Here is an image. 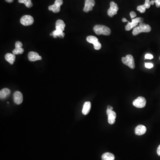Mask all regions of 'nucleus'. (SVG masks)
<instances>
[{"mask_svg":"<svg viewBox=\"0 0 160 160\" xmlns=\"http://www.w3.org/2000/svg\"><path fill=\"white\" fill-rule=\"evenodd\" d=\"M151 30L150 25H146L144 23H140L138 26L133 28V34L136 36L141 32H148Z\"/></svg>","mask_w":160,"mask_h":160,"instance_id":"nucleus-1","label":"nucleus"},{"mask_svg":"<svg viewBox=\"0 0 160 160\" xmlns=\"http://www.w3.org/2000/svg\"><path fill=\"white\" fill-rule=\"evenodd\" d=\"M94 31L96 34L98 35L102 34V35L108 36V35H110L111 32L110 29L109 27L105 25H96L94 27Z\"/></svg>","mask_w":160,"mask_h":160,"instance_id":"nucleus-2","label":"nucleus"},{"mask_svg":"<svg viewBox=\"0 0 160 160\" xmlns=\"http://www.w3.org/2000/svg\"><path fill=\"white\" fill-rule=\"evenodd\" d=\"M122 61L123 63L129 66L131 69H134L135 67L134 60L132 55H127L125 57H123L122 58Z\"/></svg>","mask_w":160,"mask_h":160,"instance_id":"nucleus-3","label":"nucleus"},{"mask_svg":"<svg viewBox=\"0 0 160 160\" xmlns=\"http://www.w3.org/2000/svg\"><path fill=\"white\" fill-rule=\"evenodd\" d=\"M144 21V19L141 17H137L132 19L131 22H128V24L125 26V29L126 31H130L138 25V23H141Z\"/></svg>","mask_w":160,"mask_h":160,"instance_id":"nucleus-4","label":"nucleus"},{"mask_svg":"<svg viewBox=\"0 0 160 160\" xmlns=\"http://www.w3.org/2000/svg\"><path fill=\"white\" fill-rule=\"evenodd\" d=\"M86 40L89 43L94 45V48L96 50H99L102 48V45L98 42L96 37L94 36H89L87 37Z\"/></svg>","mask_w":160,"mask_h":160,"instance_id":"nucleus-5","label":"nucleus"},{"mask_svg":"<svg viewBox=\"0 0 160 160\" xmlns=\"http://www.w3.org/2000/svg\"><path fill=\"white\" fill-rule=\"evenodd\" d=\"M119 8L117 5L113 1H111L110 3V8L107 11L108 16L110 17H112L117 14Z\"/></svg>","mask_w":160,"mask_h":160,"instance_id":"nucleus-6","label":"nucleus"},{"mask_svg":"<svg viewBox=\"0 0 160 160\" xmlns=\"http://www.w3.org/2000/svg\"><path fill=\"white\" fill-rule=\"evenodd\" d=\"M63 3V0H56L53 5L49 7V9L53 13H58L60 11L61 6L62 5Z\"/></svg>","mask_w":160,"mask_h":160,"instance_id":"nucleus-7","label":"nucleus"},{"mask_svg":"<svg viewBox=\"0 0 160 160\" xmlns=\"http://www.w3.org/2000/svg\"><path fill=\"white\" fill-rule=\"evenodd\" d=\"M146 101L144 97H139L133 102V105L138 108H142L145 107Z\"/></svg>","mask_w":160,"mask_h":160,"instance_id":"nucleus-8","label":"nucleus"},{"mask_svg":"<svg viewBox=\"0 0 160 160\" xmlns=\"http://www.w3.org/2000/svg\"><path fill=\"white\" fill-rule=\"evenodd\" d=\"M20 22L24 26H29L33 23L34 19L31 16L25 15L21 18Z\"/></svg>","mask_w":160,"mask_h":160,"instance_id":"nucleus-9","label":"nucleus"},{"mask_svg":"<svg viewBox=\"0 0 160 160\" xmlns=\"http://www.w3.org/2000/svg\"><path fill=\"white\" fill-rule=\"evenodd\" d=\"M95 5V0H85V6L83 11L86 13L92 11Z\"/></svg>","mask_w":160,"mask_h":160,"instance_id":"nucleus-10","label":"nucleus"},{"mask_svg":"<svg viewBox=\"0 0 160 160\" xmlns=\"http://www.w3.org/2000/svg\"><path fill=\"white\" fill-rule=\"evenodd\" d=\"M106 113L108 115V120L109 123L111 125L115 123V119H116V117H117L116 112L112 111V110L107 109Z\"/></svg>","mask_w":160,"mask_h":160,"instance_id":"nucleus-11","label":"nucleus"},{"mask_svg":"<svg viewBox=\"0 0 160 160\" xmlns=\"http://www.w3.org/2000/svg\"><path fill=\"white\" fill-rule=\"evenodd\" d=\"M23 95L21 92L16 91L14 94V101L15 103L17 105H20L23 102Z\"/></svg>","mask_w":160,"mask_h":160,"instance_id":"nucleus-12","label":"nucleus"},{"mask_svg":"<svg viewBox=\"0 0 160 160\" xmlns=\"http://www.w3.org/2000/svg\"><path fill=\"white\" fill-rule=\"evenodd\" d=\"M28 59L30 61H35L37 60H41L42 59V58L37 53L30 52L28 54Z\"/></svg>","mask_w":160,"mask_h":160,"instance_id":"nucleus-13","label":"nucleus"},{"mask_svg":"<svg viewBox=\"0 0 160 160\" xmlns=\"http://www.w3.org/2000/svg\"><path fill=\"white\" fill-rule=\"evenodd\" d=\"M151 6L150 1L149 0H146L145 4L144 5L139 6L137 7V10L139 11L141 13H145L146 9H149Z\"/></svg>","mask_w":160,"mask_h":160,"instance_id":"nucleus-14","label":"nucleus"},{"mask_svg":"<svg viewBox=\"0 0 160 160\" xmlns=\"http://www.w3.org/2000/svg\"><path fill=\"white\" fill-rule=\"evenodd\" d=\"M146 131V126L143 125H139L136 127L135 129V134L138 136L143 135Z\"/></svg>","mask_w":160,"mask_h":160,"instance_id":"nucleus-15","label":"nucleus"},{"mask_svg":"<svg viewBox=\"0 0 160 160\" xmlns=\"http://www.w3.org/2000/svg\"><path fill=\"white\" fill-rule=\"evenodd\" d=\"M91 103L89 102H86L83 105V109H82V113L84 115H86L89 113L91 109Z\"/></svg>","mask_w":160,"mask_h":160,"instance_id":"nucleus-16","label":"nucleus"},{"mask_svg":"<svg viewBox=\"0 0 160 160\" xmlns=\"http://www.w3.org/2000/svg\"><path fill=\"white\" fill-rule=\"evenodd\" d=\"M65 26H66V25H65V23L62 20H58L56 22V30L63 32L64 30H65Z\"/></svg>","mask_w":160,"mask_h":160,"instance_id":"nucleus-17","label":"nucleus"},{"mask_svg":"<svg viewBox=\"0 0 160 160\" xmlns=\"http://www.w3.org/2000/svg\"><path fill=\"white\" fill-rule=\"evenodd\" d=\"M10 94V91L7 88H4L0 91V98L1 99L6 98Z\"/></svg>","mask_w":160,"mask_h":160,"instance_id":"nucleus-18","label":"nucleus"},{"mask_svg":"<svg viewBox=\"0 0 160 160\" xmlns=\"http://www.w3.org/2000/svg\"><path fill=\"white\" fill-rule=\"evenodd\" d=\"M5 59L11 65H13L15 61L16 57L14 54L8 53L5 56Z\"/></svg>","mask_w":160,"mask_h":160,"instance_id":"nucleus-19","label":"nucleus"},{"mask_svg":"<svg viewBox=\"0 0 160 160\" xmlns=\"http://www.w3.org/2000/svg\"><path fill=\"white\" fill-rule=\"evenodd\" d=\"M102 160H114L115 156L114 155L110 153H106L104 154L102 156Z\"/></svg>","mask_w":160,"mask_h":160,"instance_id":"nucleus-20","label":"nucleus"},{"mask_svg":"<svg viewBox=\"0 0 160 160\" xmlns=\"http://www.w3.org/2000/svg\"><path fill=\"white\" fill-rule=\"evenodd\" d=\"M50 35L53 36V37L54 38H57V37H64L65 36V33L63 32L56 30L53 31L52 33H51Z\"/></svg>","mask_w":160,"mask_h":160,"instance_id":"nucleus-21","label":"nucleus"},{"mask_svg":"<svg viewBox=\"0 0 160 160\" xmlns=\"http://www.w3.org/2000/svg\"><path fill=\"white\" fill-rule=\"evenodd\" d=\"M18 1L19 3L24 4L28 8L32 7V4L31 0H18Z\"/></svg>","mask_w":160,"mask_h":160,"instance_id":"nucleus-22","label":"nucleus"},{"mask_svg":"<svg viewBox=\"0 0 160 160\" xmlns=\"http://www.w3.org/2000/svg\"><path fill=\"white\" fill-rule=\"evenodd\" d=\"M24 50L23 48H15L14 50H13V54L14 55H18V54H22L23 53Z\"/></svg>","mask_w":160,"mask_h":160,"instance_id":"nucleus-23","label":"nucleus"},{"mask_svg":"<svg viewBox=\"0 0 160 160\" xmlns=\"http://www.w3.org/2000/svg\"><path fill=\"white\" fill-rule=\"evenodd\" d=\"M15 48H22L23 45L21 42H17L16 43L15 45Z\"/></svg>","mask_w":160,"mask_h":160,"instance_id":"nucleus-24","label":"nucleus"},{"mask_svg":"<svg viewBox=\"0 0 160 160\" xmlns=\"http://www.w3.org/2000/svg\"><path fill=\"white\" fill-rule=\"evenodd\" d=\"M145 66L148 68H151L154 67V65L151 63H145Z\"/></svg>","mask_w":160,"mask_h":160,"instance_id":"nucleus-25","label":"nucleus"},{"mask_svg":"<svg viewBox=\"0 0 160 160\" xmlns=\"http://www.w3.org/2000/svg\"><path fill=\"white\" fill-rule=\"evenodd\" d=\"M145 59H152L154 58L153 55L151 54H149V53H148V54H146L145 56Z\"/></svg>","mask_w":160,"mask_h":160,"instance_id":"nucleus-26","label":"nucleus"},{"mask_svg":"<svg viewBox=\"0 0 160 160\" xmlns=\"http://www.w3.org/2000/svg\"><path fill=\"white\" fill-rule=\"evenodd\" d=\"M130 15L131 18H132V19H134L137 16L136 13H135V12H133V11H132L130 13Z\"/></svg>","mask_w":160,"mask_h":160,"instance_id":"nucleus-27","label":"nucleus"},{"mask_svg":"<svg viewBox=\"0 0 160 160\" xmlns=\"http://www.w3.org/2000/svg\"><path fill=\"white\" fill-rule=\"evenodd\" d=\"M155 3L156 6L157 8H159L160 7V0H155Z\"/></svg>","mask_w":160,"mask_h":160,"instance_id":"nucleus-28","label":"nucleus"},{"mask_svg":"<svg viewBox=\"0 0 160 160\" xmlns=\"http://www.w3.org/2000/svg\"><path fill=\"white\" fill-rule=\"evenodd\" d=\"M157 154L158 156H160V145H159L157 149Z\"/></svg>","mask_w":160,"mask_h":160,"instance_id":"nucleus-29","label":"nucleus"},{"mask_svg":"<svg viewBox=\"0 0 160 160\" xmlns=\"http://www.w3.org/2000/svg\"><path fill=\"white\" fill-rule=\"evenodd\" d=\"M8 3H12L14 1V0H5Z\"/></svg>","mask_w":160,"mask_h":160,"instance_id":"nucleus-30","label":"nucleus"},{"mask_svg":"<svg viewBox=\"0 0 160 160\" xmlns=\"http://www.w3.org/2000/svg\"><path fill=\"white\" fill-rule=\"evenodd\" d=\"M107 109H109V110H113V108H112V106H111L110 105H108V107H107Z\"/></svg>","mask_w":160,"mask_h":160,"instance_id":"nucleus-31","label":"nucleus"},{"mask_svg":"<svg viewBox=\"0 0 160 160\" xmlns=\"http://www.w3.org/2000/svg\"><path fill=\"white\" fill-rule=\"evenodd\" d=\"M122 21H123V22H128V21H127V20H126V19H125V18H123V19H122Z\"/></svg>","mask_w":160,"mask_h":160,"instance_id":"nucleus-32","label":"nucleus"},{"mask_svg":"<svg viewBox=\"0 0 160 160\" xmlns=\"http://www.w3.org/2000/svg\"><path fill=\"white\" fill-rule=\"evenodd\" d=\"M154 3L155 0H153V1H150V4H151V5H154Z\"/></svg>","mask_w":160,"mask_h":160,"instance_id":"nucleus-33","label":"nucleus"},{"mask_svg":"<svg viewBox=\"0 0 160 160\" xmlns=\"http://www.w3.org/2000/svg\"></svg>","mask_w":160,"mask_h":160,"instance_id":"nucleus-34","label":"nucleus"}]
</instances>
